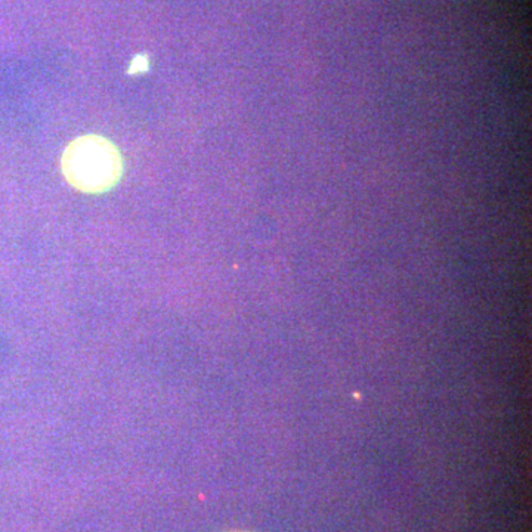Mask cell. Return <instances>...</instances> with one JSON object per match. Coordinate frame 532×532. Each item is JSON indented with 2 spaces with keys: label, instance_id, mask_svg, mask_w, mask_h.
<instances>
[{
  "label": "cell",
  "instance_id": "6da1fadb",
  "mask_svg": "<svg viewBox=\"0 0 532 532\" xmlns=\"http://www.w3.org/2000/svg\"><path fill=\"white\" fill-rule=\"evenodd\" d=\"M123 155L113 141L101 135H83L65 147L61 172L74 190L83 194H104L123 176Z\"/></svg>",
  "mask_w": 532,
  "mask_h": 532
},
{
  "label": "cell",
  "instance_id": "7a4b0ae2",
  "mask_svg": "<svg viewBox=\"0 0 532 532\" xmlns=\"http://www.w3.org/2000/svg\"><path fill=\"white\" fill-rule=\"evenodd\" d=\"M147 68H148L147 58H144V57H138V58H135V61L132 62V65H130V73H132V74H138V73L147 71Z\"/></svg>",
  "mask_w": 532,
  "mask_h": 532
}]
</instances>
